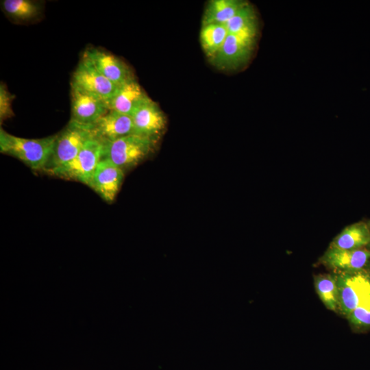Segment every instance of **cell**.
I'll use <instances>...</instances> for the list:
<instances>
[{
  "label": "cell",
  "instance_id": "obj_3",
  "mask_svg": "<svg viewBox=\"0 0 370 370\" xmlns=\"http://www.w3.org/2000/svg\"><path fill=\"white\" fill-rule=\"evenodd\" d=\"M92 125H87L70 120L58 134L48 162L42 171L49 174L55 169L69 162L94 138Z\"/></svg>",
  "mask_w": 370,
  "mask_h": 370
},
{
  "label": "cell",
  "instance_id": "obj_9",
  "mask_svg": "<svg viewBox=\"0 0 370 370\" xmlns=\"http://www.w3.org/2000/svg\"><path fill=\"white\" fill-rule=\"evenodd\" d=\"M319 262L334 273L368 269H370V249L345 250L329 246Z\"/></svg>",
  "mask_w": 370,
  "mask_h": 370
},
{
  "label": "cell",
  "instance_id": "obj_4",
  "mask_svg": "<svg viewBox=\"0 0 370 370\" xmlns=\"http://www.w3.org/2000/svg\"><path fill=\"white\" fill-rule=\"evenodd\" d=\"M334 274L338 289V313L346 318L370 297V269Z\"/></svg>",
  "mask_w": 370,
  "mask_h": 370
},
{
  "label": "cell",
  "instance_id": "obj_20",
  "mask_svg": "<svg viewBox=\"0 0 370 370\" xmlns=\"http://www.w3.org/2000/svg\"><path fill=\"white\" fill-rule=\"evenodd\" d=\"M228 34L229 32L225 24L202 25L200 41L208 58L211 59L218 53Z\"/></svg>",
  "mask_w": 370,
  "mask_h": 370
},
{
  "label": "cell",
  "instance_id": "obj_15",
  "mask_svg": "<svg viewBox=\"0 0 370 370\" xmlns=\"http://www.w3.org/2000/svg\"><path fill=\"white\" fill-rule=\"evenodd\" d=\"M370 245V230L367 222L358 221L345 227L331 242L330 247L353 250Z\"/></svg>",
  "mask_w": 370,
  "mask_h": 370
},
{
  "label": "cell",
  "instance_id": "obj_1",
  "mask_svg": "<svg viewBox=\"0 0 370 370\" xmlns=\"http://www.w3.org/2000/svg\"><path fill=\"white\" fill-rule=\"evenodd\" d=\"M57 134L42 138H25L0 130V150L22 161L34 171H43L51 154Z\"/></svg>",
  "mask_w": 370,
  "mask_h": 370
},
{
  "label": "cell",
  "instance_id": "obj_17",
  "mask_svg": "<svg viewBox=\"0 0 370 370\" xmlns=\"http://www.w3.org/2000/svg\"><path fill=\"white\" fill-rule=\"evenodd\" d=\"M229 34L256 38L258 19L255 10L248 2L225 24Z\"/></svg>",
  "mask_w": 370,
  "mask_h": 370
},
{
  "label": "cell",
  "instance_id": "obj_5",
  "mask_svg": "<svg viewBox=\"0 0 370 370\" xmlns=\"http://www.w3.org/2000/svg\"><path fill=\"white\" fill-rule=\"evenodd\" d=\"M102 149L101 141L94 138L85 144L73 159L55 169L49 175L88 186L92 173L101 160Z\"/></svg>",
  "mask_w": 370,
  "mask_h": 370
},
{
  "label": "cell",
  "instance_id": "obj_7",
  "mask_svg": "<svg viewBox=\"0 0 370 370\" xmlns=\"http://www.w3.org/2000/svg\"><path fill=\"white\" fill-rule=\"evenodd\" d=\"M71 85L99 97L107 103L119 87L102 75L83 58L73 73Z\"/></svg>",
  "mask_w": 370,
  "mask_h": 370
},
{
  "label": "cell",
  "instance_id": "obj_8",
  "mask_svg": "<svg viewBox=\"0 0 370 370\" xmlns=\"http://www.w3.org/2000/svg\"><path fill=\"white\" fill-rule=\"evenodd\" d=\"M82 58L117 86L135 79L125 62L101 49L89 47L84 52Z\"/></svg>",
  "mask_w": 370,
  "mask_h": 370
},
{
  "label": "cell",
  "instance_id": "obj_21",
  "mask_svg": "<svg viewBox=\"0 0 370 370\" xmlns=\"http://www.w3.org/2000/svg\"><path fill=\"white\" fill-rule=\"evenodd\" d=\"M349 323L356 332L370 330V297L356 308L347 317Z\"/></svg>",
  "mask_w": 370,
  "mask_h": 370
},
{
  "label": "cell",
  "instance_id": "obj_23",
  "mask_svg": "<svg viewBox=\"0 0 370 370\" xmlns=\"http://www.w3.org/2000/svg\"><path fill=\"white\" fill-rule=\"evenodd\" d=\"M368 226H369V230H370V220H369L367 222ZM369 249H370V245L369 247H368Z\"/></svg>",
  "mask_w": 370,
  "mask_h": 370
},
{
  "label": "cell",
  "instance_id": "obj_18",
  "mask_svg": "<svg viewBox=\"0 0 370 370\" xmlns=\"http://www.w3.org/2000/svg\"><path fill=\"white\" fill-rule=\"evenodd\" d=\"M1 4L6 15L18 22L29 21L37 18L43 8L41 1L33 0H3Z\"/></svg>",
  "mask_w": 370,
  "mask_h": 370
},
{
  "label": "cell",
  "instance_id": "obj_19",
  "mask_svg": "<svg viewBox=\"0 0 370 370\" xmlns=\"http://www.w3.org/2000/svg\"><path fill=\"white\" fill-rule=\"evenodd\" d=\"M314 285L321 302L325 308L338 312V289L334 273L314 275Z\"/></svg>",
  "mask_w": 370,
  "mask_h": 370
},
{
  "label": "cell",
  "instance_id": "obj_6",
  "mask_svg": "<svg viewBox=\"0 0 370 370\" xmlns=\"http://www.w3.org/2000/svg\"><path fill=\"white\" fill-rule=\"evenodd\" d=\"M255 38L229 34L220 50L210 59L211 63L221 70H235L240 68L249 60Z\"/></svg>",
  "mask_w": 370,
  "mask_h": 370
},
{
  "label": "cell",
  "instance_id": "obj_10",
  "mask_svg": "<svg viewBox=\"0 0 370 370\" xmlns=\"http://www.w3.org/2000/svg\"><path fill=\"white\" fill-rule=\"evenodd\" d=\"M71 120L87 125H92L109 110L103 99L71 85Z\"/></svg>",
  "mask_w": 370,
  "mask_h": 370
},
{
  "label": "cell",
  "instance_id": "obj_14",
  "mask_svg": "<svg viewBox=\"0 0 370 370\" xmlns=\"http://www.w3.org/2000/svg\"><path fill=\"white\" fill-rule=\"evenodd\" d=\"M146 97L147 94L134 79L118 87L116 92L108 103L109 110L131 116Z\"/></svg>",
  "mask_w": 370,
  "mask_h": 370
},
{
  "label": "cell",
  "instance_id": "obj_16",
  "mask_svg": "<svg viewBox=\"0 0 370 370\" xmlns=\"http://www.w3.org/2000/svg\"><path fill=\"white\" fill-rule=\"evenodd\" d=\"M247 3L241 0H212L205 9L202 25H225Z\"/></svg>",
  "mask_w": 370,
  "mask_h": 370
},
{
  "label": "cell",
  "instance_id": "obj_2",
  "mask_svg": "<svg viewBox=\"0 0 370 370\" xmlns=\"http://www.w3.org/2000/svg\"><path fill=\"white\" fill-rule=\"evenodd\" d=\"M157 138L130 134L115 140L101 142V159H107L121 169L130 168L145 159L153 149Z\"/></svg>",
  "mask_w": 370,
  "mask_h": 370
},
{
  "label": "cell",
  "instance_id": "obj_11",
  "mask_svg": "<svg viewBox=\"0 0 370 370\" xmlns=\"http://www.w3.org/2000/svg\"><path fill=\"white\" fill-rule=\"evenodd\" d=\"M123 170L107 159L97 164L88 186L106 202H112L122 184Z\"/></svg>",
  "mask_w": 370,
  "mask_h": 370
},
{
  "label": "cell",
  "instance_id": "obj_13",
  "mask_svg": "<svg viewBox=\"0 0 370 370\" xmlns=\"http://www.w3.org/2000/svg\"><path fill=\"white\" fill-rule=\"evenodd\" d=\"M95 138L101 142L112 141L134 134L131 116L109 110L92 125Z\"/></svg>",
  "mask_w": 370,
  "mask_h": 370
},
{
  "label": "cell",
  "instance_id": "obj_22",
  "mask_svg": "<svg viewBox=\"0 0 370 370\" xmlns=\"http://www.w3.org/2000/svg\"><path fill=\"white\" fill-rule=\"evenodd\" d=\"M14 95L11 94L3 83L0 85V120L1 123L5 119L14 115L12 110V101Z\"/></svg>",
  "mask_w": 370,
  "mask_h": 370
},
{
  "label": "cell",
  "instance_id": "obj_12",
  "mask_svg": "<svg viewBox=\"0 0 370 370\" xmlns=\"http://www.w3.org/2000/svg\"><path fill=\"white\" fill-rule=\"evenodd\" d=\"M134 134L157 138L164 130L166 120L158 104L148 96L131 115Z\"/></svg>",
  "mask_w": 370,
  "mask_h": 370
}]
</instances>
